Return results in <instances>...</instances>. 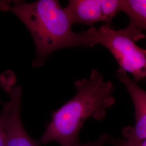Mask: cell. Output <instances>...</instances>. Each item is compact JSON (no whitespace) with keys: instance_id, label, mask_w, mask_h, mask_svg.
<instances>
[{"instance_id":"1","label":"cell","mask_w":146,"mask_h":146,"mask_svg":"<svg viewBox=\"0 0 146 146\" xmlns=\"http://www.w3.org/2000/svg\"><path fill=\"white\" fill-rule=\"evenodd\" d=\"M74 86L75 95L52 111L41 143L55 142L60 146H72L80 141L79 133L86 120H104L107 110L115 103L114 84L105 80L96 69L92 70L88 78L75 81Z\"/></svg>"},{"instance_id":"2","label":"cell","mask_w":146,"mask_h":146,"mask_svg":"<svg viewBox=\"0 0 146 146\" xmlns=\"http://www.w3.org/2000/svg\"><path fill=\"white\" fill-rule=\"evenodd\" d=\"M9 11L15 15L30 32L36 47L35 68L40 67L52 52L67 48H91L86 31L75 33L65 8L56 0L28 3L14 1Z\"/></svg>"},{"instance_id":"3","label":"cell","mask_w":146,"mask_h":146,"mask_svg":"<svg viewBox=\"0 0 146 146\" xmlns=\"http://www.w3.org/2000/svg\"><path fill=\"white\" fill-rule=\"evenodd\" d=\"M91 47L100 44L115 58L120 70L131 74L135 82L146 80V55L145 49L136 42L145 38L139 29L128 26L115 30L106 25L91 28L86 31Z\"/></svg>"},{"instance_id":"4","label":"cell","mask_w":146,"mask_h":146,"mask_svg":"<svg viewBox=\"0 0 146 146\" xmlns=\"http://www.w3.org/2000/svg\"><path fill=\"white\" fill-rule=\"evenodd\" d=\"M11 80H3L1 87L9 95V100L3 106L5 108V146H41V142L29 135L21 118L22 88L14 86Z\"/></svg>"},{"instance_id":"5","label":"cell","mask_w":146,"mask_h":146,"mask_svg":"<svg viewBox=\"0 0 146 146\" xmlns=\"http://www.w3.org/2000/svg\"><path fill=\"white\" fill-rule=\"evenodd\" d=\"M121 5L122 0H70L65 9L73 25L92 26L103 22L111 26Z\"/></svg>"},{"instance_id":"6","label":"cell","mask_w":146,"mask_h":146,"mask_svg":"<svg viewBox=\"0 0 146 146\" xmlns=\"http://www.w3.org/2000/svg\"><path fill=\"white\" fill-rule=\"evenodd\" d=\"M116 76L128 91L135 110V123L123 128L122 139L129 142L140 141L146 137V90L122 70L118 69Z\"/></svg>"},{"instance_id":"7","label":"cell","mask_w":146,"mask_h":146,"mask_svg":"<svg viewBox=\"0 0 146 146\" xmlns=\"http://www.w3.org/2000/svg\"><path fill=\"white\" fill-rule=\"evenodd\" d=\"M121 11L128 16L129 26L146 31V0H122Z\"/></svg>"},{"instance_id":"8","label":"cell","mask_w":146,"mask_h":146,"mask_svg":"<svg viewBox=\"0 0 146 146\" xmlns=\"http://www.w3.org/2000/svg\"><path fill=\"white\" fill-rule=\"evenodd\" d=\"M110 137L111 136L110 135L104 133L94 141H89L85 143L79 141L72 146H104L109 143Z\"/></svg>"},{"instance_id":"9","label":"cell","mask_w":146,"mask_h":146,"mask_svg":"<svg viewBox=\"0 0 146 146\" xmlns=\"http://www.w3.org/2000/svg\"><path fill=\"white\" fill-rule=\"evenodd\" d=\"M108 144L113 146H146V137L140 141L129 142L122 138L118 139L111 136Z\"/></svg>"},{"instance_id":"10","label":"cell","mask_w":146,"mask_h":146,"mask_svg":"<svg viewBox=\"0 0 146 146\" xmlns=\"http://www.w3.org/2000/svg\"><path fill=\"white\" fill-rule=\"evenodd\" d=\"M5 108L3 106L0 113V146H5Z\"/></svg>"},{"instance_id":"11","label":"cell","mask_w":146,"mask_h":146,"mask_svg":"<svg viewBox=\"0 0 146 146\" xmlns=\"http://www.w3.org/2000/svg\"><path fill=\"white\" fill-rule=\"evenodd\" d=\"M145 54H146V49H145Z\"/></svg>"},{"instance_id":"12","label":"cell","mask_w":146,"mask_h":146,"mask_svg":"<svg viewBox=\"0 0 146 146\" xmlns=\"http://www.w3.org/2000/svg\"><path fill=\"white\" fill-rule=\"evenodd\" d=\"M2 104V101H1V100H0V104Z\"/></svg>"}]
</instances>
